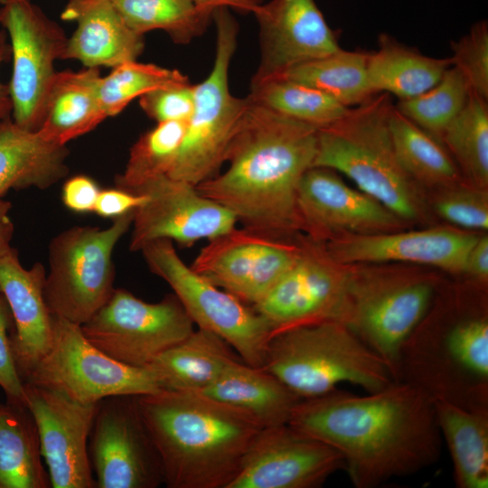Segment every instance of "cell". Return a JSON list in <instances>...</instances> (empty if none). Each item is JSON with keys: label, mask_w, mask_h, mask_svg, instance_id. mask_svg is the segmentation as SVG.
Instances as JSON below:
<instances>
[{"label": "cell", "mask_w": 488, "mask_h": 488, "mask_svg": "<svg viewBox=\"0 0 488 488\" xmlns=\"http://www.w3.org/2000/svg\"><path fill=\"white\" fill-rule=\"evenodd\" d=\"M288 424L338 452L357 488L414 474L441 454L434 399L402 381L364 396L337 388L301 399Z\"/></svg>", "instance_id": "6da1fadb"}, {"label": "cell", "mask_w": 488, "mask_h": 488, "mask_svg": "<svg viewBox=\"0 0 488 488\" xmlns=\"http://www.w3.org/2000/svg\"><path fill=\"white\" fill-rule=\"evenodd\" d=\"M317 140L314 127L250 99L227 154L228 168L195 187L230 211L244 228L292 239L301 230L297 188L314 166Z\"/></svg>", "instance_id": "7a4b0ae2"}, {"label": "cell", "mask_w": 488, "mask_h": 488, "mask_svg": "<svg viewBox=\"0 0 488 488\" xmlns=\"http://www.w3.org/2000/svg\"><path fill=\"white\" fill-rule=\"evenodd\" d=\"M135 400L169 488H228L263 428L198 392L159 390Z\"/></svg>", "instance_id": "3957f363"}, {"label": "cell", "mask_w": 488, "mask_h": 488, "mask_svg": "<svg viewBox=\"0 0 488 488\" xmlns=\"http://www.w3.org/2000/svg\"><path fill=\"white\" fill-rule=\"evenodd\" d=\"M395 380L434 400L488 412L486 314H461L441 323L427 313L402 346Z\"/></svg>", "instance_id": "277c9868"}, {"label": "cell", "mask_w": 488, "mask_h": 488, "mask_svg": "<svg viewBox=\"0 0 488 488\" xmlns=\"http://www.w3.org/2000/svg\"><path fill=\"white\" fill-rule=\"evenodd\" d=\"M388 93H377L340 120L318 129L314 166L339 172L403 221L421 216L417 183L400 165L392 145ZM313 166V167H314Z\"/></svg>", "instance_id": "5b68a950"}, {"label": "cell", "mask_w": 488, "mask_h": 488, "mask_svg": "<svg viewBox=\"0 0 488 488\" xmlns=\"http://www.w3.org/2000/svg\"><path fill=\"white\" fill-rule=\"evenodd\" d=\"M262 368L301 399L326 394L342 383L374 392L394 381L387 363L345 324L333 320L273 335Z\"/></svg>", "instance_id": "8992f818"}, {"label": "cell", "mask_w": 488, "mask_h": 488, "mask_svg": "<svg viewBox=\"0 0 488 488\" xmlns=\"http://www.w3.org/2000/svg\"><path fill=\"white\" fill-rule=\"evenodd\" d=\"M215 58L209 75L194 85L193 110L168 176L197 186L215 176L226 163L250 99L233 96L229 70L237 48L238 23L228 8L214 11Z\"/></svg>", "instance_id": "52a82bcc"}, {"label": "cell", "mask_w": 488, "mask_h": 488, "mask_svg": "<svg viewBox=\"0 0 488 488\" xmlns=\"http://www.w3.org/2000/svg\"><path fill=\"white\" fill-rule=\"evenodd\" d=\"M349 268L341 322L387 363L395 380L402 346L431 306L436 281L415 272Z\"/></svg>", "instance_id": "ba28073f"}, {"label": "cell", "mask_w": 488, "mask_h": 488, "mask_svg": "<svg viewBox=\"0 0 488 488\" xmlns=\"http://www.w3.org/2000/svg\"><path fill=\"white\" fill-rule=\"evenodd\" d=\"M134 211L107 228L75 226L51 240L43 296L52 315L82 325L109 299L115 289L113 251L131 228Z\"/></svg>", "instance_id": "9c48e42d"}, {"label": "cell", "mask_w": 488, "mask_h": 488, "mask_svg": "<svg viewBox=\"0 0 488 488\" xmlns=\"http://www.w3.org/2000/svg\"><path fill=\"white\" fill-rule=\"evenodd\" d=\"M140 251L150 271L171 286L198 328L222 338L245 363L263 367L271 329L252 306L187 266L169 239L152 241Z\"/></svg>", "instance_id": "30bf717a"}, {"label": "cell", "mask_w": 488, "mask_h": 488, "mask_svg": "<svg viewBox=\"0 0 488 488\" xmlns=\"http://www.w3.org/2000/svg\"><path fill=\"white\" fill-rule=\"evenodd\" d=\"M24 382L87 405L112 396L160 390L148 369L112 359L85 337L80 325L54 315L52 344Z\"/></svg>", "instance_id": "8fae6325"}, {"label": "cell", "mask_w": 488, "mask_h": 488, "mask_svg": "<svg viewBox=\"0 0 488 488\" xmlns=\"http://www.w3.org/2000/svg\"><path fill=\"white\" fill-rule=\"evenodd\" d=\"M193 322L173 293L157 303L115 288L106 304L80 325L85 337L112 359L145 368L188 337Z\"/></svg>", "instance_id": "7c38bea8"}, {"label": "cell", "mask_w": 488, "mask_h": 488, "mask_svg": "<svg viewBox=\"0 0 488 488\" xmlns=\"http://www.w3.org/2000/svg\"><path fill=\"white\" fill-rule=\"evenodd\" d=\"M0 24L11 42L12 118L23 129L38 131L57 73L54 63L62 60L68 38L32 0H0Z\"/></svg>", "instance_id": "4fadbf2b"}, {"label": "cell", "mask_w": 488, "mask_h": 488, "mask_svg": "<svg viewBox=\"0 0 488 488\" xmlns=\"http://www.w3.org/2000/svg\"><path fill=\"white\" fill-rule=\"evenodd\" d=\"M296 239V260L252 306L267 323L271 337L296 326L341 322L350 268L333 261L323 242L308 237Z\"/></svg>", "instance_id": "5bb4252c"}, {"label": "cell", "mask_w": 488, "mask_h": 488, "mask_svg": "<svg viewBox=\"0 0 488 488\" xmlns=\"http://www.w3.org/2000/svg\"><path fill=\"white\" fill-rule=\"evenodd\" d=\"M89 455L98 488H155L164 483L160 460L135 396L98 403Z\"/></svg>", "instance_id": "9a60e30c"}, {"label": "cell", "mask_w": 488, "mask_h": 488, "mask_svg": "<svg viewBox=\"0 0 488 488\" xmlns=\"http://www.w3.org/2000/svg\"><path fill=\"white\" fill-rule=\"evenodd\" d=\"M208 241L190 267L251 306L269 292L299 251L297 239L273 238L244 227Z\"/></svg>", "instance_id": "2e32d148"}, {"label": "cell", "mask_w": 488, "mask_h": 488, "mask_svg": "<svg viewBox=\"0 0 488 488\" xmlns=\"http://www.w3.org/2000/svg\"><path fill=\"white\" fill-rule=\"evenodd\" d=\"M134 192L146 201L134 211L129 243L137 252L157 239H169L191 247L211 240L236 227L235 215L195 186L168 175L157 177Z\"/></svg>", "instance_id": "e0dca14e"}, {"label": "cell", "mask_w": 488, "mask_h": 488, "mask_svg": "<svg viewBox=\"0 0 488 488\" xmlns=\"http://www.w3.org/2000/svg\"><path fill=\"white\" fill-rule=\"evenodd\" d=\"M343 468L338 452L287 423L259 430L228 488H315Z\"/></svg>", "instance_id": "ac0fdd59"}, {"label": "cell", "mask_w": 488, "mask_h": 488, "mask_svg": "<svg viewBox=\"0 0 488 488\" xmlns=\"http://www.w3.org/2000/svg\"><path fill=\"white\" fill-rule=\"evenodd\" d=\"M25 406L35 421L52 488H94L89 438L97 404L23 382Z\"/></svg>", "instance_id": "d6986e66"}, {"label": "cell", "mask_w": 488, "mask_h": 488, "mask_svg": "<svg viewBox=\"0 0 488 488\" xmlns=\"http://www.w3.org/2000/svg\"><path fill=\"white\" fill-rule=\"evenodd\" d=\"M301 230L323 242L341 235L389 232L402 219L377 200L345 183L331 169L314 166L303 175L296 193Z\"/></svg>", "instance_id": "ffe728a7"}, {"label": "cell", "mask_w": 488, "mask_h": 488, "mask_svg": "<svg viewBox=\"0 0 488 488\" xmlns=\"http://www.w3.org/2000/svg\"><path fill=\"white\" fill-rule=\"evenodd\" d=\"M478 235L447 227L341 235L324 242L329 257L343 266L408 263L463 274Z\"/></svg>", "instance_id": "44dd1931"}, {"label": "cell", "mask_w": 488, "mask_h": 488, "mask_svg": "<svg viewBox=\"0 0 488 488\" xmlns=\"http://www.w3.org/2000/svg\"><path fill=\"white\" fill-rule=\"evenodd\" d=\"M252 14L258 24L260 61L251 82L279 76L341 48L314 0H270Z\"/></svg>", "instance_id": "7402d4cb"}, {"label": "cell", "mask_w": 488, "mask_h": 488, "mask_svg": "<svg viewBox=\"0 0 488 488\" xmlns=\"http://www.w3.org/2000/svg\"><path fill=\"white\" fill-rule=\"evenodd\" d=\"M45 276L46 269L40 262L24 268L14 248L0 257V293L12 314V352L23 382L52 342L53 315L43 296Z\"/></svg>", "instance_id": "603a6c76"}, {"label": "cell", "mask_w": 488, "mask_h": 488, "mask_svg": "<svg viewBox=\"0 0 488 488\" xmlns=\"http://www.w3.org/2000/svg\"><path fill=\"white\" fill-rule=\"evenodd\" d=\"M61 17L77 23L62 60H77L85 68L113 69L136 61L144 51V35L126 23L110 0H69Z\"/></svg>", "instance_id": "cb8c5ba5"}, {"label": "cell", "mask_w": 488, "mask_h": 488, "mask_svg": "<svg viewBox=\"0 0 488 488\" xmlns=\"http://www.w3.org/2000/svg\"><path fill=\"white\" fill-rule=\"evenodd\" d=\"M66 145L51 142L9 117L0 123V199L9 190L47 189L69 173Z\"/></svg>", "instance_id": "d4e9b609"}, {"label": "cell", "mask_w": 488, "mask_h": 488, "mask_svg": "<svg viewBox=\"0 0 488 488\" xmlns=\"http://www.w3.org/2000/svg\"><path fill=\"white\" fill-rule=\"evenodd\" d=\"M198 393L244 412L262 427L287 424L301 400L263 368L252 367L238 360Z\"/></svg>", "instance_id": "484cf974"}, {"label": "cell", "mask_w": 488, "mask_h": 488, "mask_svg": "<svg viewBox=\"0 0 488 488\" xmlns=\"http://www.w3.org/2000/svg\"><path fill=\"white\" fill-rule=\"evenodd\" d=\"M100 79L99 68L57 71L38 132L66 145L98 127L108 117L99 101Z\"/></svg>", "instance_id": "4316f807"}, {"label": "cell", "mask_w": 488, "mask_h": 488, "mask_svg": "<svg viewBox=\"0 0 488 488\" xmlns=\"http://www.w3.org/2000/svg\"><path fill=\"white\" fill-rule=\"evenodd\" d=\"M232 350L217 334L198 328L145 368L160 390L200 392L238 360Z\"/></svg>", "instance_id": "83f0119b"}, {"label": "cell", "mask_w": 488, "mask_h": 488, "mask_svg": "<svg viewBox=\"0 0 488 488\" xmlns=\"http://www.w3.org/2000/svg\"><path fill=\"white\" fill-rule=\"evenodd\" d=\"M450 66V58L426 56L381 33L378 50L368 53L367 74L373 94H392L402 100L435 86Z\"/></svg>", "instance_id": "f1b7e54d"}, {"label": "cell", "mask_w": 488, "mask_h": 488, "mask_svg": "<svg viewBox=\"0 0 488 488\" xmlns=\"http://www.w3.org/2000/svg\"><path fill=\"white\" fill-rule=\"evenodd\" d=\"M441 436L445 439L458 488L488 487V412L473 411L434 400Z\"/></svg>", "instance_id": "f546056e"}, {"label": "cell", "mask_w": 488, "mask_h": 488, "mask_svg": "<svg viewBox=\"0 0 488 488\" xmlns=\"http://www.w3.org/2000/svg\"><path fill=\"white\" fill-rule=\"evenodd\" d=\"M39 433L25 405L0 403V488H49Z\"/></svg>", "instance_id": "4dcf8cb0"}, {"label": "cell", "mask_w": 488, "mask_h": 488, "mask_svg": "<svg viewBox=\"0 0 488 488\" xmlns=\"http://www.w3.org/2000/svg\"><path fill=\"white\" fill-rule=\"evenodd\" d=\"M389 127L396 156L417 184L442 189L461 183L462 174L447 149L395 106L389 115Z\"/></svg>", "instance_id": "1f68e13d"}, {"label": "cell", "mask_w": 488, "mask_h": 488, "mask_svg": "<svg viewBox=\"0 0 488 488\" xmlns=\"http://www.w3.org/2000/svg\"><path fill=\"white\" fill-rule=\"evenodd\" d=\"M368 53L339 49L296 65L279 76L321 90L343 105H359L373 94L367 74Z\"/></svg>", "instance_id": "d6a6232c"}, {"label": "cell", "mask_w": 488, "mask_h": 488, "mask_svg": "<svg viewBox=\"0 0 488 488\" xmlns=\"http://www.w3.org/2000/svg\"><path fill=\"white\" fill-rule=\"evenodd\" d=\"M249 96L272 111L317 129L337 122L350 109L321 90L283 77L251 82Z\"/></svg>", "instance_id": "836d02e7"}, {"label": "cell", "mask_w": 488, "mask_h": 488, "mask_svg": "<svg viewBox=\"0 0 488 488\" xmlns=\"http://www.w3.org/2000/svg\"><path fill=\"white\" fill-rule=\"evenodd\" d=\"M440 142L469 183L487 189V100L471 91L463 109L442 133Z\"/></svg>", "instance_id": "e575fe53"}, {"label": "cell", "mask_w": 488, "mask_h": 488, "mask_svg": "<svg viewBox=\"0 0 488 488\" xmlns=\"http://www.w3.org/2000/svg\"><path fill=\"white\" fill-rule=\"evenodd\" d=\"M110 1L136 33L144 35L162 30L178 44H187L202 34L212 19L199 10L192 0Z\"/></svg>", "instance_id": "d590c367"}, {"label": "cell", "mask_w": 488, "mask_h": 488, "mask_svg": "<svg viewBox=\"0 0 488 488\" xmlns=\"http://www.w3.org/2000/svg\"><path fill=\"white\" fill-rule=\"evenodd\" d=\"M187 120L156 123L132 145L116 186L136 192L146 183L168 175L182 145Z\"/></svg>", "instance_id": "8d00e7d4"}, {"label": "cell", "mask_w": 488, "mask_h": 488, "mask_svg": "<svg viewBox=\"0 0 488 488\" xmlns=\"http://www.w3.org/2000/svg\"><path fill=\"white\" fill-rule=\"evenodd\" d=\"M470 92L461 72L450 66L435 86L416 97L399 100L395 108L440 141L446 127L465 107Z\"/></svg>", "instance_id": "74e56055"}, {"label": "cell", "mask_w": 488, "mask_h": 488, "mask_svg": "<svg viewBox=\"0 0 488 488\" xmlns=\"http://www.w3.org/2000/svg\"><path fill=\"white\" fill-rule=\"evenodd\" d=\"M189 81L178 70L136 61L122 63L100 79L99 94L101 107L108 117L123 111L135 99L154 89Z\"/></svg>", "instance_id": "f35d334b"}, {"label": "cell", "mask_w": 488, "mask_h": 488, "mask_svg": "<svg viewBox=\"0 0 488 488\" xmlns=\"http://www.w3.org/2000/svg\"><path fill=\"white\" fill-rule=\"evenodd\" d=\"M435 201L436 212L447 222L467 230L488 229L486 189L459 183L441 189Z\"/></svg>", "instance_id": "ab89813d"}, {"label": "cell", "mask_w": 488, "mask_h": 488, "mask_svg": "<svg viewBox=\"0 0 488 488\" xmlns=\"http://www.w3.org/2000/svg\"><path fill=\"white\" fill-rule=\"evenodd\" d=\"M451 64L465 79L470 90L488 99V23L482 20L469 33L451 42Z\"/></svg>", "instance_id": "60d3db41"}, {"label": "cell", "mask_w": 488, "mask_h": 488, "mask_svg": "<svg viewBox=\"0 0 488 488\" xmlns=\"http://www.w3.org/2000/svg\"><path fill=\"white\" fill-rule=\"evenodd\" d=\"M193 103L194 85L190 81L162 87L139 98L142 110L156 123L188 120Z\"/></svg>", "instance_id": "b9f144b4"}, {"label": "cell", "mask_w": 488, "mask_h": 488, "mask_svg": "<svg viewBox=\"0 0 488 488\" xmlns=\"http://www.w3.org/2000/svg\"><path fill=\"white\" fill-rule=\"evenodd\" d=\"M13 329L10 308L0 293V387L7 401L25 405L24 385L18 374L11 346Z\"/></svg>", "instance_id": "7bdbcfd3"}, {"label": "cell", "mask_w": 488, "mask_h": 488, "mask_svg": "<svg viewBox=\"0 0 488 488\" xmlns=\"http://www.w3.org/2000/svg\"><path fill=\"white\" fill-rule=\"evenodd\" d=\"M100 191L92 178L84 174L75 175L63 183L61 200L69 210L87 213L94 211Z\"/></svg>", "instance_id": "ee69618b"}, {"label": "cell", "mask_w": 488, "mask_h": 488, "mask_svg": "<svg viewBox=\"0 0 488 488\" xmlns=\"http://www.w3.org/2000/svg\"><path fill=\"white\" fill-rule=\"evenodd\" d=\"M146 201V195L121 188L101 190L94 208L100 217L116 219L136 210Z\"/></svg>", "instance_id": "f6af8a7d"}, {"label": "cell", "mask_w": 488, "mask_h": 488, "mask_svg": "<svg viewBox=\"0 0 488 488\" xmlns=\"http://www.w3.org/2000/svg\"><path fill=\"white\" fill-rule=\"evenodd\" d=\"M463 275L474 284L484 286L488 280V237L476 239L471 247L465 263Z\"/></svg>", "instance_id": "bcb514c9"}, {"label": "cell", "mask_w": 488, "mask_h": 488, "mask_svg": "<svg viewBox=\"0 0 488 488\" xmlns=\"http://www.w3.org/2000/svg\"><path fill=\"white\" fill-rule=\"evenodd\" d=\"M196 6L206 14L212 16L219 8H231L241 14L253 13L262 4V0H192Z\"/></svg>", "instance_id": "7dc6e473"}, {"label": "cell", "mask_w": 488, "mask_h": 488, "mask_svg": "<svg viewBox=\"0 0 488 488\" xmlns=\"http://www.w3.org/2000/svg\"><path fill=\"white\" fill-rule=\"evenodd\" d=\"M7 36L5 30L0 31V66L7 61L11 53V46L7 42ZM13 114V101L10 94L9 85L4 84L0 80V123Z\"/></svg>", "instance_id": "c3c4849f"}, {"label": "cell", "mask_w": 488, "mask_h": 488, "mask_svg": "<svg viewBox=\"0 0 488 488\" xmlns=\"http://www.w3.org/2000/svg\"><path fill=\"white\" fill-rule=\"evenodd\" d=\"M12 204L0 199V257L8 253L13 247L11 241L14 234V224L9 216Z\"/></svg>", "instance_id": "681fc988"}]
</instances>
